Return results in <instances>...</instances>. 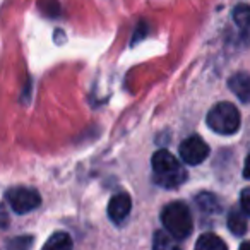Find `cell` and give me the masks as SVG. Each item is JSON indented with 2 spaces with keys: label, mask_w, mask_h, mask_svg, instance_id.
Instances as JSON below:
<instances>
[{
  "label": "cell",
  "mask_w": 250,
  "mask_h": 250,
  "mask_svg": "<svg viewBox=\"0 0 250 250\" xmlns=\"http://www.w3.org/2000/svg\"><path fill=\"white\" fill-rule=\"evenodd\" d=\"M7 204L11 206V209L18 214H26L31 212L42 204V195L35 190V188L28 187H14L11 190H7L5 194Z\"/></svg>",
  "instance_id": "cell-4"
},
{
  "label": "cell",
  "mask_w": 250,
  "mask_h": 250,
  "mask_svg": "<svg viewBox=\"0 0 250 250\" xmlns=\"http://www.w3.org/2000/svg\"><path fill=\"white\" fill-rule=\"evenodd\" d=\"M243 177L250 180V156L245 160V168H243Z\"/></svg>",
  "instance_id": "cell-18"
},
{
  "label": "cell",
  "mask_w": 250,
  "mask_h": 250,
  "mask_svg": "<svg viewBox=\"0 0 250 250\" xmlns=\"http://www.w3.org/2000/svg\"><path fill=\"white\" fill-rule=\"evenodd\" d=\"M206 122L212 132L221 134V136H233L235 132H238L242 118H240L235 104L228 103V101H221L209 110Z\"/></svg>",
  "instance_id": "cell-3"
},
{
  "label": "cell",
  "mask_w": 250,
  "mask_h": 250,
  "mask_svg": "<svg viewBox=\"0 0 250 250\" xmlns=\"http://www.w3.org/2000/svg\"><path fill=\"white\" fill-rule=\"evenodd\" d=\"M228 228H229V231H231L233 235H236V236L245 235L249 225H247V218L243 216V209H242V211H238V209H231V211H229V214H228Z\"/></svg>",
  "instance_id": "cell-8"
},
{
  "label": "cell",
  "mask_w": 250,
  "mask_h": 250,
  "mask_svg": "<svg viewBox=\"0 0 250 250\" xmlns=\"http://www.w3.org/2000/svg\"><path fill=\"white\" fill-rule=\"evenodd\" d=\"M209 156V146L199 136H190L180 144V158L190 167L201 165Z\"/></svg>",
  "instance_id": "cell-5"
},
{
  "label": "cell",
  "mask_w": 250,
  "mask_h": 250,
  "mask_svg": "<svg viewBox=\"0 0 250 250\" xmlns=\"http://www.w3.org/2000/svg\"><path fill=\"white\" fill-rule=\"evenodd\" d=\"M147 31H149V28H147V24H146V22H141V24L137 26L136 33H134V38H132V45H134V43H137V42H141V40H143L144 36L147 35Z\"/></svg>",
  "instance_id": "cell-17"
},
{
  "label": "cell",
  "mask_w": 250,
  "mask_h": 250,
  "mask_svg": "<svg viewBox=\"0 0 250 250\" xmlns=\"http://www.w3.org/2000/svg\"><path fill=\"white\" fill-rule=\"evenodd\" d=\"M240 206H242L243 212H245L247 216H250V187L242 190V195H240Z\"/></svg>",
  "instance_id": "cell-16"
},
{
  "label": "cell",
  "mask_w": 250,
  "mask_h": 250,
  "mask_svg": "<svg viewBox=\"0 0 250 250\" xmlns=\"http://www.w3.org/2000/svg\"><path fill=\"white\" fill-rule=\"evenodd\" d=\"M33 245V236H18L16 240H12V242L7 243V247H12V249H29V247Z\"/></svg>",
  "instance_id": "cell-15"
},
{
  "label": "cell",
  "mask_w": 250,
  "mask_h": 250,
  "mask_svg": "<svg viewBox=\"0 0 250 250\" xmlns=\"http://www.w3.org/2000/svg\"><path fill=\"white\" fill-rule=\"evenodd\" d=\"M132 209V201L129 194H117L108 202V216L113 223H122L127 219Z\"/></svg>",
  "instance_id": "cell-6"
},
{
  "label": "cell",
  "mask_w": 250,
  "mask_h": 250,
  "mask_svg": "<svg viewBox=\"0 0 250 250\" xmlns=\"http://www.w3.org/2000/svg\"><path fill=\"white\" fill-rule=\"evenodd\" d=\"M240 247H242V249H250V243H242Z\"/></svg>",
  "instance_id": "cell-19"
},
{
  "label": "cell",
  "mask_w": 250,
  "mask_h": 250,
  "mask_svg": "<svg viewBox=\"0 0 250 250\" xmlns=\"http://www.w3.org/2000/svg\"><path fill=\"white\" fill-rule=\"evenodd\" d=\"M231 93L243 103H250V76L247 72H236L228 79Z\"/></svg>",
  "instance_id": "cell-7"
},
{
  "label": "cell",
  "mask_w": 250,
  "mask_h": 250,
  "mask_svg": "<svg viewBox=\"0 0 250 250\" xmlns=\"http://www.w3.org/2000/svg\"><path fill=\"white\" fill-rule=\"evenodd\" d=\"M197 250H226V243L214 233H204L201 238L195 242Z\"/></svg>",
  "instance_id": "cell-9"
},
{
  "label": "cell",
  "mask_w": 250,
  "mask_h": 250,
  "mask_svg": "<svg viewBox=\"0 0 250 250\" xmlns=\"http://www.w3.org/2000/svg\"><path fill=\"white\" fill-rule=\"evenodd\" d=\"M153 171L154 180L158 185L165 188H177L187 178V171L182 168V165L177 161V158L167 149H160L153 154Z\"/></svg>",
  "instance_id": "cell-1"
},
{
  "label": "cell",
  "mask_w": 250,
  "mask_h": 250,
  "mask_svg": "<svg viewBox=\"0 0 250 250\" xmlns=\"http://www.w3.org/2000/svg\"><path fill=\"white\" fill-rule=\"evenodd\" d=\"M45 249H53V250H65V249H72V238H70L69 233L63 231H57L50 236L45 242Z\"/></svg>",
  "instance_id": "cell-10"
},
{
  "label": "cell",
  "mask_w": 250,
  "mask_h": 250,
  "mask_svg": "<svg viewBox=\"0 0 250 250\" xmlns=\"http://www.w3.org/2000/svg\"><path fill=\"white\" fill-rule=\"evenodd\" d=\"M40 9H42L46 16H57L60 12L57 0H40Z\"/></svg>",
  "instance_id": "cell-14"
},
{
  "label": "cell",
  "mask_w": 250,
  "mask_h": 250,
  "mask_svg": "<svg viewBox=\"0 0 250 250\" xmlns=\"http://www.w3.org/2000/svg\"><path fill=\"white\" fill-rule=\"evenodd\" d=\"M195 204L199 206L202 212H219L221 211V204H219L218 197L212 194H199L195 197Z\"/></svg>",
  "instance_id": "cell-11"
},
{
  "label": "cell",
  "mask_w": 250,
  "mask_h": 250,
  "mask_svg": "<svg viewBox=\"0 0 250 250\" xmlns=\"http://www.w3.org/2000/svg\"><path fill=\"white\" fill-rule=\"evenodd\" d=\"M153 247L156 250H168V249H178L177 238L165 229V231H156L153 238Z\"/></svg>",
  "instance_id": "cell-12"
},
{
  "label": "cell",
  "mask_w": 250,
  "mask_h": 250,
  "mask_svg": "<svg viewBox=\"0 0 250 250\" xmlns=\"http://www.w3.org/2000/svg\"><path fill=\"white\" fill-rule=\"evenodd\" d=\"M161 223H163L165 229L177 240H185L187 236H190L192 229H194L190 209L180 201L165 206L161 211Z\"/></svg>",
  "instance_id": "cell-2"
},
{
  "label": "cell",
  "mask_w": 250,
  "mask_h": 250,
  "mask_svg": "<svg viewBox=\"0 0 250 250\" xmlns=\"http://www.w3.org/2000/svg\"><path fill=\"white\" fill-rule=\"evenodd\" d=\"M233 21L240 29H249L250 26V5L238 4L233 9Z\"/></svg>",
  "instance_id": "cell-13"
}]
</instances>
